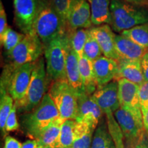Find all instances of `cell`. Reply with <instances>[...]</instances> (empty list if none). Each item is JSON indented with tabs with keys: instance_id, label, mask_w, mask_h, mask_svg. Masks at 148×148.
<instances>
[{
	"instance_id": "22",
	"label": "cell",
	"mask_w": 148,
	"mask_h": 148,
	"mask_svg": "<svg viewBox=\"0 0 148 148\" xmlns=\"http://www.w3.org/2000/svg\"><path fill=\"white\" fill-rule=\"evenodd\" d=\"M64 120L59 118L42 133L36 139L38 148H56L61 126Z\"/></svg>"
},
{
	"instance_id": "35",
	"label": "cell",
	"mask_w": 148,
	"mask_h": 148,
	"mask_svg": "<svg viewBox=\"0 0 148 148\" xmlns=\"http://www.w3.org/2000/svg\"><path fill=\"white\" fill-rule=\"evenodd\" d=\"M127 148H148V134L144 131L136 139L127 142Z\"/></svg>"
},
{
	"instance_id": "40",
	"label": "cell",
	"mask_w": 148,
	"mask_h": 148,
	"mask_svg": "<svg viewBox=\"0 0 148 148\" xmlns=\"http://www.w3.org/2000/svg\"><path fill=\"white\" fill-rule=\"evenodd\" d=\"M21 148H38L36 140H27L22 144Z\"/></svg>"
},
{
	"instance_id": "6",
	"label": "cell",
	"mask_w": 148,
	"mask_h": 148,
	"mask_svg": "<svg viewBox=\"0 0 148 148\" xmlns=\"http://www.w3.org/2000/svg\"><path fill=\"white\" fill-rule=\"evenodd\" d=\"M48 94L58 108L61 119L75 120L77 111L78 94L66 79L53 81Z\"/></svg>"
},
{
	"instance_id": "16",
	"label": "cell",
	"mask_w": 148,
	"mask_h": 148,
	"mask_svg": "<svg viewBox=\"0 0 148 148\" xmlns=\"http://www.w3.org/2000/svg\"><path fill=\"white\" fill-rule=\"evenodd\" d=\"M97 87L114 80L118 73V61L101 56L92 62Z\"/></svg>"
},
{
	"instance_id": "27",
	"label": "cell",
	"mask_w": 148,
	"mask_h": 148,
	"mask_svg": "<svg viewBox=\"0 0 148 148\" xmlns=\"http://www.w3.org/2000/svg\"><path fill=\"white\" fill-rule=\"evenodd\" d=\"M75 124V121L72 119L65 120L62 123L56 148H72Z\"/></svg>"
},
{
	"instance_id": "19",
	"label": "cell",
	"mask_w": 148,
	"mask_h": 148,
	"mask_svg": "<svg viewBox=\"0 0 148 148\" xmlns=\"http://www.w3.org/2000/svg\"><path fill=\"white\" fill-rule=\"evenodd\" d=\"M66 77L67 82L78 95L82 91H84L79 71V58L70 45L68 48L66 56Z\"/></svg>"
},
{
	"instance_id": "20",
	"label": "cell",
	"mask_w": 148,
	"mask_h": 148,
	"mask_svg": "<svg viewBox=\"0 0 148 148\" xmlns=\"http://www.w3.org/2000/svg\"><path fill=\"white\" fill-rule=\"evenodd\" d=\"M91 10L92 25L108 24L111 21L110 3L111 0H88Z\"/></svg>"
},
{
	"instance_id": "9",
	"label": "cell",
	"mask_w": 148,
	"mask_h": 148,
	"mask_svg": "<svg viewBox=\"0 0 148 148\" xmlns=\"http://www.w3.org/2000/svg\"><path fill=\"white\" fill-rule=\"evenodd\" d=\"M118 85L120 107L132 114L140 123L143 124L138 95L139 86L124 78L118 80Z\"/></svg>"
},
{
	"instance_id": "17",
	"label": "cell",
	"mask_w": 148,
	"mask_h": 148,
	"mask_svg": "<svg viewBox=\"0 0 148 148\" xmlns=\"http://www.w3.org/2000/svg\"><path fill=\"white\" fill-rule=\"evenodd\" d=\"M117 61L118 73L114 80L124 78L138 86L145 82L140 60L120 59Z\"/></svg>"
},
{
	"instance_id": "30",
	"label": "cell",
	"mask_w": 148,
	"mask_h": 148,
	"mask_svg": "<svg viewBox=\"0 0 148 148\" xmlns=\"http://www.w3.org/2000/svg\"><path fill=\"white\" fill-rule=\"evenodd\" d=\"M14 99L6 91H1L0 99V127L5 134L6 120L14 106Z\"/></svg>"
},
{
	"instance_id": "36",
	"label": "cell",
	"mask_w": 148,
	"mask_h": 148,
	"mask_svg": "<svg viewBox=\"0 0 148 148\" xmlns=\"http://www.w3.org/2000/svg\"><path fill=\"white\" fill-rule=\"evenodd\" d=\"M7 25V16L2 1H0V36L3 34L8 28Z\"/></svg>"
},
{
	"instance_id": "29",
	"label": "cell",
	"mask_w": 148,
	"mask_h": 148,
	"mask_svg": "<svg viewBox=\"0 0 148 148\" xmlns=\"http://www.w3.org/2000/svg\"><path fill=\"white\" fill-rule=\"evenodd\" d=\"M106 123L109 133L112 136L114 143V148H125L123 143V136L121 127L113 115V113H107Z\"/></svg>"
},
{
	"instance_id": "10",
	"label": "cell",
	"mask_w": 148,
	"mask_h": 148,
	"mask_svg": "<svg viewBox=\"0 0 148 148\" xmlns=\"http://www.w3.org/2000/svg\"><path fill=\"white\" fill-rule=\"evenodd\" d=\"M38 0H14V23L24 34L35 33L34 24Z\"/></svg>"
},
{
	"instance_id": "7",
	"label": "cell",
	"mask_w": 148,
	"mask_h": 148,
	"mask_svg": "<svg viewBox=\"0 0 148 148\" xmlns=\"http://www.w3.org/2000/svg\"><path fill=\"white\" fill-rule=\"evenodd\" d=\"M43 51L44 45L38 36L35 33L26 34L9 56L12 61L11 65L16 69L25 64L36 62Z\"/></svg>"
},
{
	"instance_id": "2",
	"label": "cell",
	"mask_w": 148,
	"mask_h": 148,
	"mask_svg": "<svg viewBox=\"0 0 148 148\" xmlns=\"http://www.w3.org/2000/svg\"><path fill=\"white\" fill-rule=\"evenodd\" d=\"M59 118L60 116L58 108L47 92L36 108L25 114L22 123L27 134L36 140Z\"/></svg>"
},
{
	"instance_id": "33",
	"label": "cell",
	"mask_w": 148,
	"mask_h": 148,
	"mask_svg": "<svg viewBox=\"0 0 148 148\" xmlns=\"http://www.w3.org/2000/svg\"><path fill=\"white\" fill-rule=\"evenodd\" d=\"M16 110H17V108H16L15 103H14L13 108H12L8 119L6 120L5 133L17 130L18 127H19V124L18 123L17 117H16Z\"/></svg>"
},
{
	"instance_id": "8",
	"label": "cell",
	"mask_w": 148,
	"mask_h": 148,
	"mask_svg": "<svg viewBox=\"0 0 148 148\" xmlns=\"http://www.w3.org/2000/svg\"><path fill=\"white\" fill-rule=\"evenodd\" d=\"M34 62L25 64L13 71L8 67L3 70L8 77V92L14 102L21 99L26 94L32 78Z\"/></svg>"
},
{
	"instance_id": "25",
	"label": "cell",
	"mask_w": 148,
	"mask_h": 148,
	"mask_svg": "<svg viewBox=\"0 0 148 148\" xmlns=\"http://www.w3.org/2000/svg\"><path fill=\"white\" fill-rule=\"evenodd\" d=\"M90 148H114V141L109 133L107 123L102 121L98 125Z\"/></svg>"
},
{
	"instance_id": "15",
	"label": "cell",
	"mask_w": 148,
	"mask_h": 148,
	"mask_svg": "<svg viewBox=\"0 0 148 148\" xmlns=\"http://www.w3.org/2000/svg\"><path fill=\"white\" fill-rule=\"evenodd\" d=\"M114 116L127 142L136 139L145 131L143 123H140L132 114L121 107L114 112Z\"/></svg>"
},
{
	"instance_id": "11",
	"label": "cell",
	"mask_w": 148,
	"mask_h": 148,
	"mask_svg": "<svg viewBox=\"0 0 148 148\" xmlns=\"http://www.w3.org/2000/svg\"><path fill=\"white\" fill-rule=\"evenodd\" d=\"M103 112L92 99L91 95L82 91L77 97V111L75 121L96 129Z\"/></svg>"
},
{
	"instance_id": "13",
	"label": "cell",
	"mask_w": 148,
	"mask_h": 148,
	"mask_svg": "<svg viewBox=\"0 0 148 148\" xmlns=\"http://www.w3.org/2000/svg\"><path fill=\"white\" fill-rule=\"evenodd\" d=\"M92 25L91 10L88 0H76L68 16L66 30L89 29Z\"/></svg>"
},
{
	"instance_id": "24",
	"label": "cell",
	"mask_w": 148,
	"mask_h": 148,
	"mask_svg": "<svg viewBox=\"0 0 148 148\" xmlns=\"http://www.w3.org/2000/svg\"><path fill=\"white\" fill-rule=\"evenodd\" d=\"M69 39V45L75 51L79 58L84 56V47L89 33L88 29H67L66 31Z\"/></svg>"
},
{
	"instance_id": "18",
	"label": "cell",
	"mask_w": 148,
	"mask_h": 148,
	"mask_svg": "<svg viewBox=\"0 0 148 148\" xmlns=\"http://www.w3.org/2000/svg\"><path fill=\"white\" fill-rule=\"evenodd\" d=\"M114 41L116 51L120 59L140 60L143 55L148 51V49L138 45L132 40L121 34L115 35Z\"/></svg>"
},
{
	"instance_id": "3",
	"label": "cell",
	"mask_w": 148,
	"mask_h": 148,
	"mask_svg": "<svg viewBox=\"0 0 148 148\" xmlns=\"http://www.w3.org/2000/svg\"><path fill=\"white\" fill-rule=\"evenodd\" d=\"M49 79L46 64L43 57L34 62L30 84L25 96L21 99L15 101L16 108L20 112H29L39 105L40 101L49 90Z\"/></svg>"
},
{
	"instance_id": "26",
	"label": "cell",
	"mask_w": 148,
	"mask_h": 148,
	"mask_svg": "<svg viewBox=\"0 0 148 148\" xmlns=\"http://www.w3.org/2000/svg\"><path fill=\"white\" fill-rule=\"evenodd\" d=\"M120 34L132 40L138 45L148 49V23L123 31Z\"/></svg>"
},
{
	"instance_id": "38",
	"label": "cell",
	"mask_w": 148,
	"mask_h": 148,
	"mask_svg": "<svg viewBox=\"0 0 148 148\" xmlns=\"http://www.w3.org/2000/svg\"><path fill=\"white\" fill-rule=\"evenodd\" d=\"M140 62H141L144 79L145 81H148V51L140 59Z\"/></svg>"
},
{
	"instance_id": "4",
	"label": "cell",
	"mask_w": 148,
	"mask_h": 148,
	"mask_svg": "<svg viewBox=\"0 0 148 148\" xmlns=\"http://www.w3.org/2000/svg\"><path fill=\"white\" fill-rule=\"evenodd\" d=\"M110 27L116 32L148 23V10L127 3L124 0H111Z\"/></svg>"
},
{
	"instance_id": "28",
	"label": "cell",
	"mask_w": 148,
	"mask_h": 148,
	"mask_svg": "<svg viewBox=\"0 0 148 148\" xmlns=\"http://www.w3.org/2000/svg\"><path fill=\"white\" fill-rule=\"evenodd\" d=\"M25 36V34L23 33H18L12 29L10 27H8L2 36H0L1 45L3 46L8 56L14 50V48L23 39Z\"/></svg>"
},
{
	"instance_id": "12",
	"label": "cell",
	"mask_w": 148,
	"mask_h": 148,
	"mask_svg": "<svg viewBox=\"0 0 148 148\" xmlns=\"http://www.w3.org/2000/svg\"><path fill=\"white\" fill-rule=\"evenodd\" d=\"M91 97L105 114L113 113L120 108L118 81L112 80L97 87Z\"/></svg>"
},
{
	"instance_id": "34",
	"label": "cell",
	"mask_w": 148,
	"mask_h": 148,
	"mask_svg": "<svg viewBox=\"0 0 148 148\" xmlns=\"http://www.w3.org/2000/svg\"><path fill=\"white\" fill-rule=\"evenodd\" d=\"M139 95L142 113L148 110V81H145L139 86Z\"/></svg>"
},
{
	"instance_id": "5",
	"label": "cell",
	"mask_w": 148,
	"mask_h": 148,
	"mask_svg": "<svg viewBox=\"0 0 148 148\" xmlns=\"http://www.w3.org/2000/svg\"><path fill=\"white\" fill-rule=\"evenodd\" d=\"M69 42L66 33L51 40L44 47L46 71L53 81L66 79V62Z\"/></svg>"
},
{
	"instance_id": "14",
	"label": "cell",
	"mask_w": 148,
	"mask_h": 148,
	"mask_svg": "<svg viewBox=\"0 0 148 148\" xmlns=\"http://www.w3.org/2000/svg\"><path fill=\"white\" fill-rule=\"evenodd\" d=\"M89 31L97 40L103 55L107 58L119 60L120 58L115 48V34L108 24L94 26Z\"/></svg>"
},
{
	"instance_id": "1",
	"label": "cell",
	"mask_w": 148,
	"mask_h": 148,
	"mask_svg": "<svg viewBox=\"0 0 148 148\" xmlns=\"http://www.w3.org/2000/svg\"><path fill=\"white\" fill-rule=\"evenodd\" d=\"M34 31L44 47L54 38L66 32V27L50 0H38Z\"/></svg>"
},
{
	"instance_id": "23",
	"label": "cell",
	"mask_w": 148,
	"mask_h": 148,
	"mask_svg": "<svg viewBox=\"0 0 148 148\" xmlns=\"http://www.w3.org/2000/svg\"><path fill=\"white\" fill-rule=\"evenodd\" d=\"M94 130L89 125L75 121L72 148H90Z\"/></svg>"
},
{
	"instance_id": "39",
	"label": "cell",
	"mask_w": 148,
	"mask_h": 148,
	"mask_svg": "<svg viewBox=\"0 0 148 148\" xmlns=\"http://www.w3.org/2000/svg\"><path fill=\"white\" fill-rule=\"evenodd\" d=\"M127 3L140 7H148V0H124Z\"/></svg>"
},
{
	"instance_id": "37",
	"label": "cell",
	"mask_w": 148,
	"mask_h": 148,
	"mask_svg": "<svg viewBox=\"0 0 148 148\" xmlns=\"http://www.w3.org/2000/svg\"><path fill=\"white\" fill-rule=\"evenodd\" d=\"M22 144L10 136H7L4 140L3 148H21Z\"/></svg>"
},
{
	"instance_id": "21",
	"label": "cell",
	"mask_w": 148,
	"mask_h": 148,
	"mask_svg": "<svg viewBox=\"0 0 148 148\" xmlns=\"http://www.w3.org/2000/svg\"><path fill=\"white\" fill-rule=\"evenodd\" d=\"M79 66L82 81L83 90L88 95H92L97 88L92 62L83 56L79 58Z\"/></svg>"
},
{
	"instance_id": "31",
	"label": "cell",
	"mask_w": 148,
	"mask_h": 148,
	"mask_svg": "<svg viewBox=\"0 0 148 148\" xmlns=\"http://www.w3.org/2000/svg\"><path fill=\"white\" fill-rule=\"evenodd\" d=\"M84 56L92 62L102 56V51L97 40L91 33H88V36L84 47Z\"/></svg>"
},
{
	"instance_id": "41",
	"label": "cell",
	"mask_w": 148,
	"mask_h": 148,
	"mask_svg": "<svg viewBox=\"0 0 148 148\" xmlns=\"http://www.w3.org/2000/svg\"><path fill=\"white\" fill-rule=\"evenodd\" d=\"M143 123L144 130L148 134V110L143 112Z\"/></svg>"
},
{
	"instance_id": "32",
	"label": "cell",
	"mask_w": 148,
	"mask_h": 148,
	"mask_svg": "<svg viewBox=\"0 0 148 148\" xmlns=\"http://www.w3.org/2000/svg\"><path fill=\"white\" fill-rule=\"evenodd\" d=\"M51 4L60 16L66 30V22L70 10L76 0H50Z\"/></svg>"
}]
</instances>
